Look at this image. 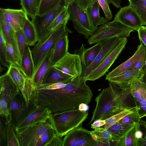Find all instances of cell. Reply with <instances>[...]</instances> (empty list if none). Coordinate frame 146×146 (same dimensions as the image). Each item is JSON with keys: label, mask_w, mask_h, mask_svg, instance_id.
Listing matches in <instances>:
<instances>
[{"label": "cell", "mask_w": 146, "mask_h": 146, "mask_svg": "<svg viewBox=\"0 0 146 146\" xmlns=\"http://www.w3.org/2000/svg\"><path fill=\"white\" fill-rule=\"evenodd\" d=\"M135 30L116 20L108 22L98 27L88 39L90 44L100 43L116 37H127Z\"/></svg>", "instance_id": "obj_4"}, {"label": "cell", "mask_w": 146, "mask_h": 146, "mask_svg": "<svg viewBox=\"0 0 146 146\" xmlns=\"http://www.w3.org/2000/svg\"><path fill=\"white\" fill-rule=\"evenodd\" d=\"M114 19L135 31H137L143 25L139 17L130 5L121 8Z\"/></svg>", "instance_id": "obj_15"}, {"label": "cell", "mask_w": 146, "mask_h": 146, "mask_svg": "<svg viewBox=\"0 0 146 146\" xmlns=\"http://www.w3.org/2000/svg\"><path fill=\"white\" fill-rule=\"evenodd\" d=\"M69 17L70 16L59 25L46 40L42 43H37L32 48L31 50L35 69L45 55L54 47L57 42L62 36L72 33L66 26Z\"/></svg>", "instance_id": "obj_5"}, {"label": "cell", "mask_w": 146, "mask_h": 146, "mask_svg": "<svg viewBox=\"0 0 146 146\" xmlns=\"http://www.w3.org/2000/svg\"><path fill=\"white\" fill-rule=\"evenodd\" d=\"M139 124L142 135L137 140V146H146V121L141 119Z\"/></svg>", "instance_id": "obj_46"}, {"label": "cell", "mask_w": 146, "mask_h": 146, "mask_svg": "<svg viewBox=\"0 0 146 146\" xmlns=\"http://www.w3.org/2000/svg\"><path fill=\"white\" fill-rule=\"evenodd\" d=\"M54 48L46 53L35 69L32 80L36 88L40 87L41 85L44 78L52 65L51 64V59Z\"/></svg>", "instance_id": "obj_19"}, {"label": "cell", "mask_w": 146, "mask_h": 146, "mask_svg": "<svg viewBox=\"0 0 146 146\" xmlns=\"http://www.w3.org/2000/svg\"><path fill=\"white\" fill-rule=\"evenodd\" d=\"M35 88L32 80L27 78L23 87L19 89L24 98L27 106H28L33 92Z\"/></svg>", "instance_id": "obj_39"}, {"label": "cell", "mask_w": 146, "mask_h": 146, "mask_svg": "<svg viewBox=\"0 0 146 146\" xmlns=\"http://www.w3.org/2000/svg\"><path fill=\"white\" fill-rule=\"evenodd\" d=\"M52 66L74 78L80 76L82 67L80 56L68 52L61 59Z\"/></svg>", "instance_id": "obj_13"}, {"label": "cell", "mask_w": 146, "mask_h": 146, "mask_svg": "<svg viewBox=\"0 0 146 146\" xmlns=\"http://www.w3.org/2000/svg\"><path fill=\"white\" fill-rule=\"evenodd\" d=\"M127 37H123L117 45L98 66L85 78L87 81H94L105 75L125 48L127 42Z\"/></svg>", "instance_id": "obj_12"}, {"label": "cell", "mask_w": 146, "mask_h": 146, "mask_svg": "<svg viewBox=\"0 0 146 146\" xmlns=\"http://www.w3.org/2000/svg\"><path fill=\"white\" fill-rule=\"evenodd\" d=\"M146 66V46L144 44V50L143 52L137 63L131 70H143Z\"/></svg>", "instance_id": "obj_47"}, {"label": "cell", "mask_w": 146, "mask_h": 146, "mask_svg": "<svg viewBox=\"0 0 146 146\" xmlns=\"http://www.w3.org/2000/svg\"><path fill=\"white\" fill-rule=\"evenodd\" d=\"M130 94L134 101L141 99H146V84L141 80L135 81L129 86Z\"/></svg>", "instance_id": "obj_31"}, {"label": "cell", "mask_w": 146, "mask_h": 146, "mask_svg": "<svg viewBox=\"0 0 146 146\" xmlns=\"http://www.w3.org/2000/svg\"><path fill=\"white\" fill-rule=\"evenodd\" d=\"M140 119L146 116V103L135 104Z\"/></svg>", "instance_id": "obj_51"}, {"label": "cell", "mask_w": 146, "mask_h": 146, "mask_svg": "<svg viewBox=\"0 0 146 146\" xmlns=\"http://www.w3.org/2000/svg\"><path fill=\"white\" fill-rule=\"evenodd\" d=\"M129 3L139 17L143 25H146V0H131Z\"/></svg>", "instance_id": "obj_35"}, {"label": "cell", "mask_w": 146, "mask_h": 146, "mask_svg": "<svg viewBox=\"0 0 146 146\" xmlns=\"http://www.w3.org/2000/svg\"><path fill=\"white\" fill-rule=\"evenodd\" d=\"M63 139V146H95L98 143L92 131L81 127L69 132Z\"/></svg>", "instance_id": "obj_11"}, {"label": "cell", "mask_w": 146, "mask_h": 146, "mask_svg": "<svg viewBox=\"0 0 146 146\" xmlns=\"http://www.w3.org/2000/svg\"><path fill=\"white\" fill-rule=\"evenodd\" d=\"M137 31L140 40L146 46V26L142 25Z\"/></svg>", "instance_id": "obj_50"}, {"label": "cell", "mask_w": 146, "mask_h": 146, "mask_svg": "<svg viewBox=\"0 0 146 146\" xmlns=\"http://www.w3.org/2000/svg\"><path fill=\"white\" fill-rule=\"evenodd\" d=\"M21 65L23 72L26 77L32 79L35 71V68L31 50L27 44L21 56Z\"/></svg>", "instance_id": "obj_23"}, {"label": "cell", "mask_w": 146, "mask_h": 146, "mask_svg": "<svg viewBox=\"0 0 146 146\" xmlns=\"http://www.w3.org/2000/svg\"><path fill=\"white\" fill-rule=\"evenodd\" d=\"M74 78L52 65L44 78L40 86H45L60 82L66 84L70 82Z\"/></svg>", "instance_id": "obj_21"}, {"label": "cell", "mask_w": 146, "mask_h": 146, "mask_svg": "<svg viewBox=\"0 0 146 146\" xmlns=\"http://www.w3.org/2000/svg\"><path fill=\"white\" fill-rule=\"evenodd\" d=\"M15 33L18 47L21 57L25 46L27 44L22 29L15 31Z\"/></svg>", "instance_id": "obj_44"}, {"label": "cell", "mask_w": 146, "mask_h": 146, "mask_svg": "<svg viewBox=\"0 0 146 146\" xmlns=\"http://www.w3.org/2000/svg\"><path fill=\"white\" fill-rule=\"evenodd\" d=\"M86 81L81 76L61 88L53 90L35 88L32 97L35 105L47 108L52 114L78 109L81 104H89L93 96Z\"/></svg>", "instance_id": "obj_1"}, {"label": "cell", "mask_w": 146, "mask_h": 146, "mask_svg": "<svg viewBox=\"0 0 146 146\" xmlns=\"http://www.w3.org/2000/svg\"><path fill=\"white\" fill-rule=\"evenodd\" d=\"M56 134L53 128L48 129L39 139L36 146H48Z\"/></svg>", "instance_id": "obj_41"}, {"label": "cell", "mask_w": 146, "mask_h": 146, "mask_svg": "<svg viewBox=\"0 0 146 146\" xmlns=\"http://www.w3.org/2000/svg\"><path fill=\"white\" fill-rule=\"evenodd\" d=\"M63 139L56 133L48 146H63Z\"/></svg>", "instance_id": "obj_52"}, {"label": "cell", "mask_w": 146, "mask_h": 146, "mask_svg": "<svg viewBox=\"0 0 146 146\" xmlns=\"http://www.w3.org/2000/svg\"><path fill=\"white\" fill-rule=\"evenodd\" d=\"M0 31L5 41L10 44L17 54L21 57L17 45L15 31L5 20L2 13L0 12Z\"/></svg>", "instance_id": "obj_22"}, {"label": "cell", "mask_w": 146, "mask_h": 146, "mask_svg": "<svg viewBox=\"0 0 146 146\" xmlns=\"http://www.w3.org/2000/svg\"><path fill=\"white\" fill-rule=\"evenodd\" d=\"M89 108V107L88 104L82 103L80 105L78 109L81 111H87Z\"/></svg>", "instance_id": "obj_56"}, {"label": "cell", "mask_w": 146, "mask_h": 146, "mask_svg": "<svg viewBox=\"0 0 146 146\" xmlns=\"http://www.w3.org/2000/svg\"><path fill=\"white\" fill-rule=\"evenodd\" d=\"M137 109L136 106H128L123 110L106 120V123L102 126L106 129L118 123L123 117L135 111Z\"/></svg>", "instance_id": "obj_34"}, {"label": "cell", "mask_w": 146, "mask_h": 146, "mask_svg": "<svg viewBox=\"0 0 146 146\" xmlns=\"http://www.w3.org/2000/svg\"><path fill=\"white\" fill-rule=\"evenodd\" d=\"M92 131L98 141L96 146H114L111 133L108 129L100 127Z\"/></svg>", "instance_id": "obj_27"}, {"label": "cell", "mask_w": 146, "mask_h": 146, "mask_svg": "<svg viewBox=\"0 0 146 146\" xmlns=\"http://www.w3.org/2000/svg\"><path fill=\"white\" fill-rule=\"evenodd\" d=\"M129 1H130L131 0H128Z\"/></svg>", "instance_id": "obj_59"}, {"label": "cell", "mask_w": 146, "mask_h": 146, "mask_svg": "<svg viewBox=\"0 0 146 146\" xmlns=\"http://www.w3.org/2000/svg\"><path fill=\"white\" fill-rule=\"evenodd\" d=\"M143 70H129L111 78L108 80L121 89H126L129 88L133 82L141 80L143 75Z\"/></svg>", "instance_id": "obj_16"}, {"label": "cell", "mask_w": 146, "mask_h": 146, "mask_svg": "<svg viewBox=\"0 0 146 146\" xmlns=\"http://www.w3.org/2000/svg\"><path fill=\"white\" fill-rule=\"evenodd\" d=\"M143 76L141 81L146 84V66L143 69Z\"/></svg>", "instance_id": "obj_57"}, {"label": "cell", "mask_w": 146, "mask_h": 146, "mask_svg": "<svg viewBox=\"0 0 146 146\" xmlns=\"http://www.w3.org/2000/svg\"><path fill=\"white\" fill-rule=\"evenodd\" d=\"M106 123V120H97L91 123V127L93 129L101 127L104 125Z\"/></svg>", "instance_id": "obj_54"}, {"label": "cell", "mask_w": 146, "mask_h": 146, "mask_svg": "<svg viewBox=\"0 0 146 146\" xmlns=\"http://www.w3.org/2000/svg\"><path fill=\"white\" fill-rule=\"evenodd\" d=\"M66 84L62 82H58L45 86H40L36 89L38 90H55L62 88L64 87Z\"/></svg>", "instance_id": "obj_49"}, {"label": "cell", "mask_w": 146, "mask_h": 146, "mask_svg": "<svg viewBox=\"0 0 146 146\" xmlns=\"http://www.w3.org/2000/svg\"><path fill=\"white\" fill-rule=\"evenodd\" d=\"M88 115L87 111L79 109L51 114L54 130L57 135L62 137L71 131L81 127Z\"/></svg>", "instance_id": "obj_3"}, {"label": "cell", "mask_w": 146, "mask_h": 146, "mask_svg": "<svg viewBox=\"0 0 146 146\" xmlns=\"http://www.w3.org/2000/svg\"><path fill=\"white\" fill-rule=\"evenodd\" d=\"M100 5L98 0H93L88 9V12L90 21L96 28L106 23L105 19L100 14Z\"/></svg>", "instance_id": "obj_26"}, {"label": "cell", "mask_w": 146, "mask_h": 146, "mask_svg": "<svg viewBox=\"0 0 146 146\" xmlns=\"http://www.w3.org/2000/svg\"><path fill=\"white\" fill-rule=\"evenodd\" d=\"M62 0H41L37 15H43L56 8Z\"/></svg>", "instance_id": "obj_38"}, {"label": "cell", "mask_w": 146, "mask_h": 146, "mask_svg": "<svg viewBox=\"0 0 146 146\" xmlns=\"http://www.w3.org/2000/svg\"><path fill=\"white\" fill-rule=\"evenodd\" d=\"M7 146H20L18 135L10 122L6 125Z\"/></svg>", "instance_id": "obj_36"}, {"label": "cell", "mask_w": 146, "mask_h": 146, "mask_svg": "<svg viewBox=\"0 0 146 146\" xmlns=\"http://www.w3.org/2000/svg\"><path fill=\"white\" fill-rule=\"evenodd\" d=\"M134 54L124 62L120 64L111 72L106 74V79L108 80L110 78L116 76L125 71L131 70L135 65L140 58L144 50V44L141 41Z\"/></svg>", "instance_id": "obj_20"}, {"label": "cell", "mask_w": 146, "mask_h": 146, "mask_svg": "<svg viewBox=\"0 0 146 146\" xmlns=\"http://www.w3.org/2000/svg\"><path fill=\"white\" fill-rule=\"evenodd\" d=\"M68 11L69 20L72 22L74 29L79 33L88 39L97 28L91 22L88 11L78 5L76 0L69 5Z\"/></svg>", "instance_id": "obj_7"}, {"label": "cell", "mask_w": 146, "mask_h": 146, "mask_svg": "<svg viewBox=\"0 0 146 146\" xmlns=\"http://www.w3.org/2000/svg\"><path fill=\"white\" fill-rule=\"evenodd\" d=\"M22 8L32 19L38 15L41 0H20Z\"/></svg>", "instance_id": "obj_30"}, {"label": "cell", "mask_w": 146, "mask_h": 146, "mask_svg": "<svg viewBox=\"0 0 146 146\" xmlns=\"http://www.w3.org/2000/svg\"><path fill=\"white\" fill-rule=\"evenodd\" d=\"M0 59L2 64L8 68L11 64L8 61L5 41L0 31Z\"/></svg>", "instance_id": "obj_42"}, {"label": "cell", "mask_w": 146, "mask_h": 146, "mask_svg": "<svg viewBox=\"0 0 146 146\" xmlns=\"http://www.w3.org/2000/svg\"><path fill=\"white\" fill-rule=\"evenodd\" d=\"M78 5L85 11H88V9L93 0H76Z\"/></svg>", "instance_id": "obj_53"}, {"label": "cell", "mask_w": 146, "mask_h": 146, "mask_svg": "<svg viewBox=\"0 0 146 146\" xmlns=\"http://www.w3.org/2000/svg\"><path fill=\"white\" fill-rule=\"evenodd\" d=\"M69 6H65L56 16L48 28V30L50 31H53L59 25L69 16Z\"/></svg>", "instance_id": "obj_40"}, {"label": "cell", "mask_w": 146, "mask_h": 146, "mask_svg": "<svg viewBox=\"0 0 146 146\" xmlns=\"http://www.w3.org/2000/svg\"><path fill=\"white\" fill-rule=\"evenodd\" d=\"M1 12L6 21L16 31L22 29L25 22L28 16L22 9H14L1 8Z\"/></svg>", "instance_id": "obj_17"}, {"label": "cell", "mask_w": 146, "mask_h": 146, "mask_svg": "<svg viewBox=\"0 0 146 146\" xmlns=\"http://www.w3.org/2000/svg\"><path fill=\"white\" fill-rule=\"evenodd\" d=\"M102 47L101 43H98L89 48H84L83 52L84 64L82 65V72L92 64L101 50Z\"/></svg>", "instance_id": "obj_28"}, {"label": "cell", "mask_w": 146, "mask_h": 146, "mask_svg": "<svg viewBox=\"0 0 146 146\" xmlns=\"http://www.w3.org/2000/svg\"><path fill=\"white\" fill-rule=\"evenodd\" d=\"M5 42L8 62L11 65H14L22 71L21 65V57L17 54L10 44Z\"/></svg>", "instance_id": "obj_37"}, {"label": "cell", "mask_w": 146, "mask_h": 146, "mask_svg": "<svg viewBox=\"0 0 146 146\" xmlns=\"http://www.w3.org/2000/svg\"><path fill=\"white\" fill-rule=\"evenodd\" d=\"M138 124H135L126 134L115 144V146H137L136 132Z\"/></svg>", "instance_id": "obj_33"}, {"label": "cell", "mask_w": 146, "mask_h": 146, "mask_svg": "<svg viewBox=\"0 0 146 146\" xmlns=\"http://www.w3.org/2000/svg\"><path fill=\"white\" fill-rule=\"evenodd\" d=\"M122 37H116L100 42L101 50L92 64L83 71L81 76L85 78L92 73L115 48Z\"/></svg>", "instance_id": "obj_14"}, {"label": "cell", "mask_w": 146, "mask_h": 146, "mask_svg": "<svg viewBox=\"0 0 146 146\" xmlns=\"http://www.w3.org/2000/svg\"><path fill=\"white\" fill-rule=\"evenodd\" d=\"M1 85L0 115L5 119V124L11 122L9 110L11 102L19 90L10 77L6 73L0 77Z\"/></svg>", "instance_id": "obj_8"}, {"label": "cell", "mask_w": 146, "mask_h": 146, "mask_svg": "<svg viewBox=\"0 0 146 146\" xmlns=\"http://www.w3.org/2000/svg\"><path fill=\"white\" fill-rule=\"evenodd\" d=\"M30 127L18 135L21 146H36L41 136L48 129H54L51 117Z\"/></svg>", "instance_id": "obj_10"}, {"label": "cell", "mask_w": 146, "mask_h": 146, "mask_svg": "<svg viewBox=\"0 0 146 146\" xmlns=\"http://www.w3.org/2000/svg\"><path fill=\"white\" fill-rule=\"evenodd\" d=\"M107 1L109 4L110 3L111 4L117 8H119L120 7L121 0H107Z\"/></svg>", "instance_id": "obj_55"}, {"label": "cell", "mask_w": 146, "mask_h": 146, "mask_svg": "<svg viewBox=\"0 0 146 146\" xmlns=\"http://www.w3.org/2000/svg\"><path fill=\"white\" fill-rule=\"evenodd\" d=\"M136 109L122 118L118 123L133 125L139 123L140 120Z\"/></svg>", "instance_id": "obj_43"}, {"label": "cell", "mask_w": 146, "mask_h": 146, "mask_svg": "<svg viewBox=\"0 0 146 146\" xmlns=\"http://www.w3.org/2000/svg\"><path fill=\"white\" fill-rule=\"evenodd\" d=\"M6 73L10 77L19 89L23 87L27 77L21 70L14 65H11Z\"/></svg>", "instance_id": "obj_32"}, {"label": "cell", "mask_w": 146, "mask_h": 146, "mask_svg": "<svg viewBox=\"0 0 146 146\" xmlns=\"http://www.w3.org/2000/svg\"><path fill=\"white\" fill-rule=\"evenodd\" d=\"M51 114L47 108L35 105L31 96L28 107L15 127L17 134L40 122L46 121Z\"/></svg>", "instance_id": "obj_6"}, {"label": "cell", "mask_w": 146, "mask_h": 146, "mask_svg": "<svg viewBox=\"0 0 146 146\" xmlns=\"http://www.w3.org/2000/svg\"><path fill=\"white\" fill-rule=\"evenodd\" d=\"M135 125H130L118 123L109 128L108 129L112 135V141L114 146H115V144L126 134Z\"/></svg>", "instance_id": "obj_25"}, {"label": "cell", "mask_w": 146, "mask_h": 146, "mask_svg": "<svg viewBox=\"0 0 146 146\" xmlns=\"http://www.w3.org/2000/svg\"><path fill=\"white\" fill-rule=\"evenodd\" d=\"M65 6L64 0H62L55 9L42 15H36L32 19L37 36V43H41L46 40L52 32L48 28L56 16Z\"/></svg>", "instance_id": "obj_9"}, {"label": "cell", "mask_w": 146, "mask_h": 146, "mask_svg": "<svg viewBox=\"0 0 146 146\" xmlns=\"http://www.w3.org/2000/svg\"><path fill=\"white\" fill-rule=\"evenodd\" d=\"M75 0H64L65 3V6L67 7L73 3Z\"/></svg>", "instance_id": "obj_58"}, {"label": "cell", "mask_w": 146, "mask_h": 146, "mask_svg": "<svg viewBox=\"0 0 146 146\" xmlns=\"http://www.w3.org/2000/svg\"><path fill=\"white\" fill-rule=\"evenodd\" d=\"M105 17L106 23L110 21L112 18V15L110 9L109 4L107 0H98Z\"/></svg>", "instance_id": "obj_45"}, {"label": "cell", "mask_w": 146, "mask_h": 146, "mask_svg": "<svg viewBox=\"0 0 146 146\" xmlns=\"http://www.w3.org/2000/svg\"><path fill=\"white\" fill-rule=\"evenodd\" d=\"M68 34L62 36L57 42L53 48L51 64H54L68 52L69 40Z\"/></svg>", "instance_id": "obj_24"}, {"label": "cell", "mask_w": 146, "mask_h": 146, "mask_svg": "<svg viewBox=\"0 0 146 146\" xmlns=\"http://www.w3.org/2000/svg\"><path fill=\"white\" fill-rule=\"evenodd\" d=\"M28 107L19 90L11 100L9 108L11 117L10 122L14 127L20 121Z\"/></svg>", "instance_id": "obj_18"}, {"label": "cell", "mask_w": 146, "mask_h": 146, "mask_svg": "<svg viewBox=\"0 0 146 146\" xmlns=\"http://www.w3.org/2000/svg\"><path fill=\"white\" fill-rule=\"evenodd\" d=\"M1 116L0 120V146L4 145L6 143L7 146V135H6V127L5 123L4 124L3 119L4 118Z\"/></svg>", "instance_id": "obj_48"}, {"label": "cell", "mask_w": 146, "mask_h": 146, "mask_svg": "<svg viewBox=\"0 0 146 146\" xmlns=\"http://www.w3.org/2000/svg\"><path fill=\"white\" fill-rule=\"evenodd\" d=\"M27 43L30 46L35 45L37 42V35L35 28L32 21L27 17L22 28Z\"/></svg>", "instance_id": "obj_29"}, {"label": "cell", "mask_w": 146, "mask_h": 146, "mask_svg": "<svg viewBox=\"0 0 146 146\" xmlns=\"http://www.w3.org/2000/svg\"><path fill=\"white\" fill-rule=\"evenodd\" d=\"M130 93L129 88L121 89L109 82L108 86L95 99L96 106L89 124L97 120L107 119L123 110L128 106L125 101Z\"/></svg>", "instance_id": "obj_2"}]
</instances>
